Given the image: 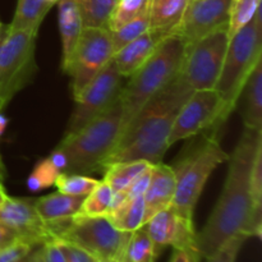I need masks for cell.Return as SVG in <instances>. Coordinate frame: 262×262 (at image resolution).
I'll return each instance as SVG.
<instances>
[{
  "label": "cell",
  "instance_id": "cell-1",
  "mask_svg": "<svg viewBox=\"0 0 262 262\" xmlns=\"http://www.w3.org/2000/svg\"><path fill=\"white\" fill-rule=\"evenodd\" d=\"M262 143V130L245 128L232 156L222 194L200 233L194 248L205 258L235 235L261 238L262 207L253 202L251 192V169L257 147Z\"/></svg>",
  "mask_w": 262,
  "mask_h": 262
},
{
  "label": "cell",
  "instance_id": "cell-2",
  "mask_svg": "<svg viewBox=\"0 0 262 262\" xmlns=\"http://www.w3.org/2000/svg\"><path fill=\"white\" fill-rule=\"evenodd\" d=\"M191 92L177 76L123 128L114 148L102 161V170L118 161L161 163L169 148V136L177 114Z\"/></svg>",
  "mask_w": 262,
  "mask_h": 262
},
{
  "label": "cell",
  "instance_id": "cell-3",
  "mask_svg": "<svg viewBox=\"0 0 262 262\" xmlns=\"http://www.w3.org/2000/svg\"><path fill=\"white\" fill-rule=\"evenodd\" d=\"M123 125L124 115L119 99L78 130L64 135L49 159L60 173H97L102 170V161L119 140Z\"/></svg>",
  "mask_w": 262,
  "mask_h": 262
},
{
  "label": "cell",
  "instance_id": "cell-4",
  "mask_svg": "<svg viewBox=\"0 0 262 262\" xmlns=\"http://www.w3.org/2000/svg\"><path fill=\"white\" fill-rule=\"evenodd\" d=\"M187 42L176 33H170L159 43L155 53L138 71L125 81L120 92L124 125L138 112L177 78L183 60Z\"/></svg>",
  "mask_w": 262,
  "mask_h": 262
},
{
  "label": "cell",
  "instance_id": "cell-5",
  "mask_svg": "<svg viewBox=\"0 0 262 262\" xmlns=\"http://www.w3.org/2000/svg\"><path fill=\"white\" fill-rule=\"evenodd\" d=\"M228 159L229 155L223 150L215 130H209V136L184 152L173 165L176 194L171 209L181 216L193 220L194 209L210 176Z\"/></svg>",
  "mask_w": 262,
  "mask_h": 262
},
{
  "label": "cell",
  "instance_id": "cell-6",
  "mask_svg": "<svg viewBox=\"0 0 262 262\" xmlns=\"http://www.w3.org/2000/svg\"><path fill=\"white\" fill-rule=\"evenodd\" d=\"M262 59V13L255 17L229 38L222 72L215 90L224 100L229 114L238 106L241 92L251 72Z\"/></svg>",
  "mask_w": 262,
  "mask_h": 262
},
{
  "label": "cell",
  "instance_id": "cell-7",
  "mask_svg": "<svg viewBox=\"0 0 262 262\" xmlns=\"http://www.w3.org/2000/svg\"><path fill=\"white\" fill-rule=\"evenodd\" d=\"M53 239L71 243L96 260L117 261L129 233L120 232L106 216L74 215L48 224Z\"/></svg>",
  "mask_w": 262,
  "mask_h": 262
},
{
  "label": "cell",
  "instance_id": "cell-8",
  "mask_svg": "<svg viewBox=\"0 0 262 262\" xmlns=\"http://www.w3.org/2000/svg\"><path fill=\"white\" fill-rule=\"evenodd\" d=\"M37 33L9 31L0 41V102L7 106L37 72L35 59Z\"/></svg>",
  "mask_w": 262,
  "mask_h": 262
},
{
  "label": "cell",
  "instance_id": "cell-9",
  "mask_svg": "<svg viewBox=\"0 0 262 262\" xmlns=\"http://www.w3.org/2000/svg\"><path fill=\"white\" fill-rule=\"evenodd\" d=\"M229 36L222 28L187 43L178 77L191 91L215 89L222 72Z\"/></svg>",
  "mask_w": 262,
  "mask_h": 262
},
{
  "label": "cell",
  "instance_id": "cell-10",
  "mask_svg": "<svg viewBox=\"0 0 262 262\" xmlns=\"http://www.w3.org/2000/svg\"><path fill=\"white\" fill-rule=\"evenodd\" d=\"M229 115L224 100L215 89L192 91L174 120L169 136V147L206 130L216 132Z\"/></svg>",
  "mask_w": 262,
  "mask_h": 262
},
{
  "label": "cell",
  "instance_id": "cell-11",
  "mask_svg": "<svg viewBox=\"0 0 262 262\" xmlns=\"http://www.w3.org/2000/svg\"><path fill=\"white\" fill-rule=\"evenodd\" d=\"M112 36L107 28H83L68 64L63 69L72 79L73 96L78 95L113 59Z\"/></svg>",
  "mask_w": 262,
  "mask_h": 262
},
{
  "label": "cell",
  "instance_id": "cell-12",
  "mask_svg": "<svg viewBox=\"0 0 262 262\" xmlns=\"http://www.w3.org/2000/svg\"><path fill=\"white\" fill-rule=\"evenodd\" d=\"M125 81L127 78L118 72L112 59L105 68L74 96L76 106L69 118L66 135L76 132L113 106L119 100Z\"/></svg>",
  "mask_w": 262,
  "mask_h": 262
},
{
  "label": "cell",
  "instance_id": "cell-13",
  "mask_svg": "<svg viewBox=\"0 0 262 262\" xmlns=\"http://www.w3.org/2000/svg\"><path fill=\"white\" fill-rule=\"evenodd\" d=\"M230 0H189L178 26L171 33L187 43L222 28H228Z\"/></svg>",
  "mask_w": 262,
  "mask_h": 262
},
{
  "label": "cell",
  "instance_id": "cell-14",
  "mask_svg": "<svg viewBox=\"0 0 262 262\" xmlns=\"http://www.w3.org/2000/svg\"><path fill=\"white\" fill-rule=\"evenodd\" d=\"M0 223L13 230L18 238L36 246L53 239L48 224L36 210L33 200L8 197L0 207Z\"/></svg>",
  "mask_w": 262,
  "mask_h": 262
},
{
  "label": "cell",
  "instance_id": "cell-15",
  "mask_svg": "<svg viewBox=\"0 0 262 262\" xmlns=\"http://www.w3.org/2000/svg\"><path fill=\"white\" fill-rule=\"evenodd\" d=\"M145 228L160 251L168 246L173 248H194L196 230L193 220L181 216L171 207L154 215Z\"/></svg>",
  "mask_w": 262,
  "mask_h": 262
},
{
  "label": "cell",
  "instance_id": "cell-16",
  "mask_svg": "<svg viewBox=\"0 0 262 262\" xmlns=\"http://www.w3.org/2000/svg\"><path fill=\"white\" fill-rule=\"evenodd\" d=\"M176 194V174L173 166L163 161L152 164L151 178L143 193L145 202V224L158 212L169 209Z\"/></svg>",
  "mask_w": 262,
  "mask_h": 262
},
{
  "label": "cell",
  "instance_id": "cell-17",
  "mask_svg": "<svg viewBox=\"0 0 262 262\" xmlns=\"http://www.w3.org/2000/svg\"><path fill=\"white\" fill-rule=\"evenodd\" d=\"M166 36H168L166 33L150 28L145 33L138 36L137 38L130 41L129 43L123 46L122 49L115 51L113 55V61H114L118 72L125 78L132 76L150 59V56L158 49L159 43Z\"/></svg>",
  "mask_w": 262,
  "mask_h": 262
},
{
  "label": "cell",
  "instance_id": "cell-18",
  "mask_svg": "<svg viewBox=\"0 0 262 262\" xmlns=\"http://www.w3.org/2000/svg\"><path fill=\"white\" fill-rule=\"evenodd\" d=\"M58 23L61 37V67L63 69L68 64L74 48L83 32L81 12L77 0H58Z\"/></svg>",
  "mask_w": 262,
  "mask_h": 262
},
{
  "label": "cell",
  "instance_id": "cell-19",
  "mask_svg": "<svg viewBox=\"0 0 262 262\" xmlns=\"http://www.w3.org/2000/svg\"><path fill=\"white\" fill-rule=\"evenodd\" d=\"M242 102V115L245 128L262 130V59L256 64L241 92L238 104Z\"/></svg>",
  "mask_w": 262,
  "mask_h": 262
},
{
  "label": "cell",
  "instance_id": "cell-20",
  "mask_svg": "<svg viewBox=\"0 0 262 262\" xmlns=\"http://www.w3.org/2000/svg\"><path fill=\"white\" fill-rule=\"evenodd\" d=\"M83 199L84 197L71 196L58 191L33 200V202L41 219L46 224H50L74 216L78 212Z\"/></svg>",
  "mask_w": 262,
  "mask_h": 262
},
{
  "label": "cell",
  "instance_id": "cell-21",
  "mask_svg": "<svg viewBox=\"0 0 262 262\" xmlns=\"http://www.w3.org/2000/svg\"><path fill=\"white\" fill-rule=\"evenodd\" d=\"M58 0H18L14 15L7 26L9 31H28L38 33L41 23Z\"/></svg>",
  "mask_w": 262,
  "mask_h": 262
},
{
  "label": "cell",
  "instance_id": "cell-22",
  "mask_svg": "<svg viewBox=\"0 0 262 262\" xmlns=\"http://www.w3.org/2000/svg\"><path fill=\"white\" fill-rule=\"evenodd\" d=\"M189 0H151L148 20L151 30L169 35L178 26Z\"/></svg>",
  "mask_w": 262,
  "mask_h": 262
},
{
  "label": "cell",
  "instance_id": "cell-23",
  "mask_svg": "<svg viewBox=\"0 0 262 262\" xmlns=\"http://www.w3.org/2000/svg\"><path fill=\"white\" fill-rule=\"evenodd\" d=\"M160 250L148 235L145 225L129 233L117 262H155Z\"/></svg>",
  "mask_w": 262,
  "mask_h": 262
},
{
  "label": "cell",
  "instance_id": "cell-24",
  "mask_svg": "<svg viewBox=\"0 0 262 262\" xmlns=\"http://www.w3.org/2000/svg\"><path fill=\"white\" fill-rule=\"evenodd\" d=\"M112 224L120 232L130 233L145 225V202L143 196L127 199L113 207L106 215Z\"/></svg>",
  "mask_w": 262,
  "mask_h": 262
},
{
  "label": "cell",
  "instance_id": "cell-25",
  "mask_svg": "<svg viewBox=\"0 0 262 262\" xmlns=\"http://www.w3.org/2000/svg\"><path fill=\"white\" fill-rule=\"evenodd\" d=\"M152 164L145 160L118 161L110 164L104 169V182L114 193H118L127 189Z\"/></svg>",
  "mask_w": 262,
  "mask_h": 262
},
{
  "label": "cell",
  "instance_id": "cell-26",
  "mask_svg": "<svg viewBox=\"0 0 262 262\" xmlns=\"http://www.w3.org/2000/svg\"><path fill=\"white\" fill-rule=\"evenodd\" d=\"M114 192L105 183L99 182L97 186L83 199L76 215L81 216H106L113 206Z\"/></svg>",
  "mask_w": 262,
  "mask_h": 262
},
{
  "label": "cell",
  "instance_id": "cell-27",
  "mask_svg": "<svg viewBox=\"0 0 262 262\" xmlns=\"http://www.w3.org/2000/svg\"><path fill=\"white\" fill-rule=\"evenodd\" d=\"M117 0H77L83 28H107Z\"/></svg>",
  "mask_w": 262,
  "mask_h": 262
},
{
  "label": "cell",
  "instance_id": "cell-28",
  "mask_svg": "<svg viewBox=\"0 0 262 262\" xmlns=\"http://www.w3.org/2000/svg\"><path fill=\"white\" fill-rule=\"evenodd\" d=\"M151 0H117L107 22V30L115 31L138 15L148 13Z\"/></svg>",
  "mask_w": 262,
  "mask_h": 262
},
{
  "label": "cell",
  "instance_id": "cell-29",
  "mask_svg": "<svg viewBox=\"0 0 262 262\" xmlns=\"http://www.w3.org/2000/svg\"><path fill=\"white\" fill-rule=\"evenodd\" d=\"M261 8V0H230L228 36L233 37L245 27Z\"/></svg>",
  "mask_w": 262,
  "mask_h": 262
},
{
  "label": "cell",
  "instance_id": "cell-30",
  "mask_svg": "<svg viewBox=\"0 0 262 262\" xmlns=\"http://www.w3.org/2000/svg\"><path fill=\"white\" fill-rule=\"evenodd\" d=\"M97 183H99L97 179L91 178L89 176H83V174L60 173L56 177L54 186L61 193L77 197H86L97 186Z\"/></svg>",
  "mask_w": 262,
  "mask_h": 262
},
{
  "label": "cell",
  "instance_id": "cell-31",
  "mask_svg": "<svg viewBox=\"0 0 262 262\" xmlns=\"http://www.w3.org/2000/svg\"><path fill=\"white\" fill-rule=\"evenodd\" d=\"M147 30H150V20H148V13H145L127 22L118 30L110 31L114 53L145 33Z\"/></svg>",
  "mask_w": 262,
  "mask_h": 262
},
{
  "label": "cell",
  "instance_id": "cell-32",
  "mask_svg": "<svg viewBox=\"0 0 262 262\" xmlns=\"http://www.w3.org/2000/svg\"><path fill=\"white\" fill-rule=\"evenodd\" d=\"M60 174L53 161L49 158L43 159V160L38 161L36 166L33 168L32 173L30 174L27 179V187L30 191L38 192L42 189L49 188V187L54 186L55 183L56 177Z\"/></svg>",
  "mask_w": 262,
  "mask_h": 262
},
{
  "label": "cell",
  "instance_id": "cell-33",
  "mask_svg": "<svg viewBox=\"0 0 262 262\" xmlns=\"http://www.w3.org/2000/svg\"><path fill=\"white\" fill-rule=\"evenodd\" d=\"M248 238L246 235H235L230 238L228 242L220 248H217L214 253L205 257L206 262H235L237 261L239 251L242 250L243 245Z\"/></svg>",
  "mask_w": 262,
  "mask_h": 262
},
{
  "label": "cell",
  "instance_id": "cell-34",
  "mask_svg": "<svg viewBox=\"0 0 262 262\" xmlns=\"http://www.w3.org/2000/svg\"><path fill=\"white\" fill-rule=\"evenodd\" d=\"M36 245L28 241L17 238L5 247L0 248V262H22L28 257Z\"/></svg>",
  "mask_w": 262,
  "mask_h": 262
},
{
  "label": "cell",
  "instance_id": "cell-35",
  "mask_svg": "<svg viewBox=\"0 0 262 262\" xmlns=\"http://www.w3.org/2000/svg\"><path fill=\"white\" fill-rule=\"evenodd\" d=\"M58 243L68 262H96V258L94 256H91L89 252L77 247V246H73L67 242H61V241H58Z\"/></svg>",
  "mask_w": 262,
  "mask_h": 262
},
{
  "label": "cell",
  "instance_id": "cell-36",
  "mask_svg": "<svg viewBox=\"0 0 262 262\" xmlns=\"http://www.w3.org/2000/svg\"><path fill=\"white\" fill-rule=\"evenodd\" d=\"M41 255H42L45 262H68L67 261L64 252L61 251L58 241L49 239L41 245Z\"/></svg>",
  "mask_w": 262,
  "mask_h": 262
},
{
  "label": "cell",
  "instance_id": "cell-37",
  "mask_svg": "<svg viewBox=\"0 0 262 262\" xmlns=\"http://www.w3.org/2000/svg\"><path fill=\"white\" fill-rule=\"evenodd\" d=\"M170 262H201L194 248H174Z\"/></svg>",
  "mask_w": 262,
  "mask_h": 262
},
{
  "label": "cell",
  "instance_id": "cell-38",
  "mask_svg": "<svg viewBox=\"0 0 262 262\" xmlns=\"http://www.w3.org/2000/svg\"><path fill=\"white\" fill-rule=\"evenodd\" d=\"M17 234L13 230H10L9 228H7L0 223V248L5 247V246L12 243L14 239H17Z\"/></svg>",
  "mask_w": 262,
  "mask_h": 262
},
{
  "label": "cell",
  "instance_id": "cell-39",
  "mask_svg": "<svg viewBox=\"0 0 262 262\" xmlns=\"http://www.w3.org/2000/svg\"><path fill=\"white\" fill-rule=\"evenodd\" d=\"M8 197L9 196L7 194V191H5V188L3 187V184H0V207L5 204V201L8 200Z\"/></svg>",
  "mask_w": 262,
  "mask_h": 262
},
{
  "label": "cell",
  "instance_id": "cell-40",
  "mask_svg": "<svg viewBox=\"0 0 262 262\" xmlns=\"http://www.w3.org/2000/svg\"><path fill=\"white\" fill-rule=\"evenodd\" d=\"M5 174H7V169H5L4 163H3L2 155H0V184H3V182H4Z\"/></svg>",
  "mask_w": 262,
  "mask_h": 262
},
{
  "label": "cell",
  "instance_id": "cell-41",
  "mask_svg": "<svg viewBox=\"0 0 262 262\" xmlns=\"http://www.w3.org/2000/svg\"><path fill=\"white\" fill-rule=\"evenodd\" d=\"M5 31H7V26H4L2 22H0V41H2V38L4 37Z\"/></svg>",
  "mask_w": 262,
  "mask_h": 262
},
{
  "label": "cell",
  "instance_id": "cell-42",
  "mask_svg": "<svg viewBox=\"0 0 262 262\" xmlns=\"http://www.w3.org/2000/svg\"><path fill=\"white\" fill-rule=\"evenodd\" d=\"M96 262H117L114 260H96Z\"/></svg>",
  "mask_w": 262,
  "mask_h": 262
},
{
  "label": "cell",
  "instance_id": "cell-43",
  "mask_svg": "<svg viewBox=\"0 0 262 262\" xmlns=\"http://www.w3.org/2000/svg\"><path fill=\"white\" fill-rule=\"evenodd\" d=\"M28 256H30V255H28ZM22 262H31V261H30V258H28V257H27V258H26V260H25V261H22Z\"/></svg>",
  "mask_w": 262,
  "mask_h": 262
}]
</instances>
